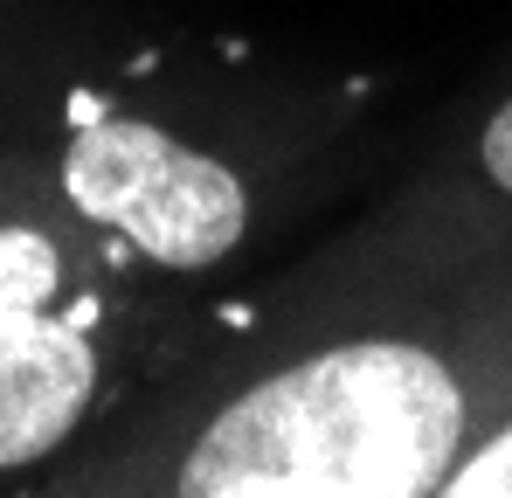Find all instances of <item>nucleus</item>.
Segmentation results:
<instances>
[{"mask_svg":"<svg viewBox=\"0 0 512 498\" xmlns=\"http://www.w3.org/2000/svg\"><path fill=\"white\" fill-rule=\"evenodd\" d=\"M464 388L416 339L326 346L215 415L187 464V498H423L464 457Z\"/></svg>","mask_w":512,"mask_h":498,"instance_id":"f257e3e1","label":"nucleus"},{"mask_svg":"<svg viewBox=\"0 0 512 498\" xmlns=\"http://www.w3.org/2000/svg\"><path fill=\"white\" fill-rule=\"evenodd\" d=\"M63 194L167 270H208L250 229L243 180L146 118L84 125L63 160Z\"/></svg>","mask_w":512,"mask_h":498,"instance_id":"f03ea898","label":"nucleus"},{"mask_svg":"<svg viewBox=\"0 0 512 498\" xmlns=\"http://www.w3.org/2000/svg\"><path fill=\"white\" fill-rule=\"evenodd\" d=\"M97 395V353L84 326L21 312L0 319V471L49 457Z\"/></svg>","mask_w":512,"mask_h":498,"instance_id":"7ed1b4c3","label":"nucleus"},{"mask_svg":"<svg viewBox=\"0 0 512 498\" xmlns=\"http://www.w3.org/2000/svg\"><path fill=\"white\" fill-rule=\"evenodd\" d=\"M63 291V263L56 243L35 236V229H7L0 222V319H21V312H49V298Z\"/></svg>","mask_w":512,"mask_h":498,"instance_id":"20e7f679","label":"nucleus"},{"mask_svg":"<svg viewBox=\"0 0 512 498\" xmlns=\"http://www.w3.org/2000/svg\"><path fill=\"white\" fill-rule=\"evenodd\" d=\"M443 498H512V415L485 443H471V450L450 464Z\"/></svg>","mask_w":512,"mask_h":498,"instance_id":"39448f33","label":"nucleus"},{"mask_svg":"<svg viewBox=\"0 0 512 498\" xmlns=\"http://www.w3.org/2000/svg\"><path fill=\"white\" fill-rule=\"evenodd\" d=\"M478 166H485V180L512 201V97L485 118V132H478Z\"/></svg>","mask_w":512,"mask_h":498,"instance_id":"423d86ee","label":"nucleus"}]
</instances>
